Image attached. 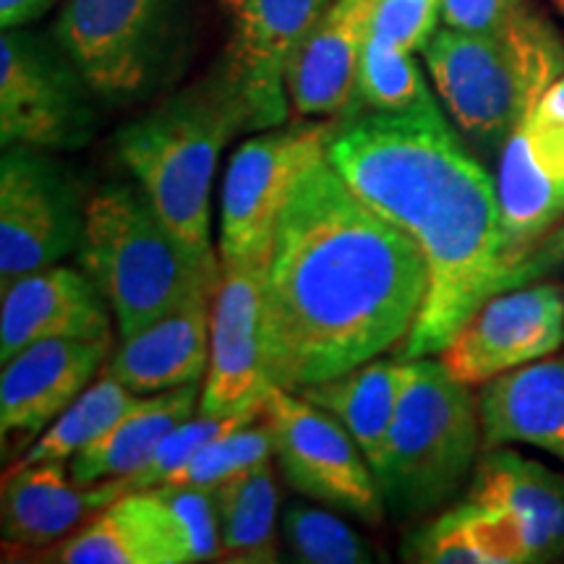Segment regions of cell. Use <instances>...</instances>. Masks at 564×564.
Segmentation results:
<instances>
[{"label": "cell", "instance_id": "1", "mask_svg": "<svg viewBox=\"0 0 564 564\" xmlns=\"http://www.w3.org/2000/svg\"><path fill=\"white\" fill-rule=\"evenodd\" d=\"M426 253L369 207L327 158L295 181L262 288L272 387L299 392L369 364L411 335L426 303Z\"/></svg>", "mask_w": 564, "mask_h": 564}, {"label": "cell", "instance_id": "2", "mask_svg": "<svg viewBox=\"0 0 564 564\" xmlns=\"http://www.w3.org/2000/svg\"><path fill=\"white\" fill-rule=\"evenodd\" d=\"M327 160L352 192L426 253V303L398 358L440 356L476 308L502 293L497 181L449 129L436 102L352 118L333 131Z\"/></svg>", "mask_w": 564, "mask_h": 564}, {"label": "cell", "instance_id": "3", "mask_svg": "<svg viewBox=\"0 0 564 564\" xmlns=\"http://www.w3.org/2000/svg\"><path fill=\"white\" fill-rule=\"evenodd\" d=\"M238 131H251L241 91L220 63L192 87L116 133L118 158L183 243L215 253L209 202L217 160Z\"/></svg>", "mask_w": 564, "mask_h": 564}, {"label": "cell", "instance_id": "4", "mask_svg": "<svg viewBox=\"0 0 564 564\" xmlns=\"http://www.w3.org/2000/svg\"><path fill=\"white\" fill-rule=\"evenodd\" d=\"M79 259L116 314L118 337L217 291L223 280L220 253L183 243L139 183L105 186L87 202Z\"/></svg>", "mask_w": 564, "mask_h": 564}, {"label": "cell", "instance_id": "5", "mask_svg": "<svg viewBox=\"0 0 564 564\" xmlns=\"http://www.w3.org/2000/svg\"><path fill=\"white\" fill-rule=\"evenodd\" d=\"M421 53L455 126L484 158H499L528 108L564 74V40L531 9L502 34L444 26Z\"/></svg>", "mask_w": 564, "mask_h": 564}, {"label": "cell", "instance_id": "6", "mask_svg": "<svg viewBox=\"0 0 564 564\" xmlns=\"http://www.w3.org/2000/svg\"><path fill=\"white\" fill-rule=\"evenodd\" d=\"M53 37L97 100L133 105L178 79L194 40L192 0H63Z\"/></svg>", "mask_w": 564, "mask_h": 564}, {"label": "cell", "instance_id": "7", "mask_svg": "<svg viewBox=\"0 0 564 564\" xmlns=\"http://www.w3.org/2000/svg\"><path fill=\"white\" fill-rule=\"evenodd\" d=\"M484 447L481 411L468 384L434 358H415L377 470L384 510L419 518L465 484Z\"/></svg>", "mask_w": 564, "mask_h": 564}, {"label": "cell", "instance_id": "8", "mask_svg": "<svg viewBox=\"0 0 564 564\" xmlns=\"http://www.w3.org/2000/svg\"><path fill=\"white\" fill-rule=\"evenodd\" d=\"M95 100L82 70L45 34L0 37V141L47 152L79 150L95 133Z\"/></svg>", "mask_w": 564, "mask_h": 564}, {"label": "cell", "instance_id": "9", "mask_svg": "<svg viewBox=\"0 0 564 564\" xmlns=\"http://www.w3.org/2000/svg\"><path fill=\"white\" fill-rule=\"evenodd\" d=\"M329 139L333 129L324 123L274 126L238 147L223 181V264H267L282 207L295 181L327 158Z\"/></svg>", "mask_w": 564, "mask_h": 564}, {"label": "cell", "instance_id": "10", "mask_svg": "<svg viewBox=\"0 0 564 564\" xmlns=\"http://www.w3.org/2000/svg\"><path fill=\"white\" fill-rule=\"evenodd\" d=\"M262 419L270 423L282 476L295 491L361 523H382L387 510L377 476L340 421L282 387L267 392Z\"/></svg>", "mask_w": 564, "mask_h": 564}, {"label": "cell", "instance_id": "11", "mask_svg": "<svg viewBox=\"0 0 564 564\" xmlns=\"http://www.w3.org/2000/svg\"><path fill=\"white\" fill-rule=\"evenodd\" d=\"M84 215L74 181L47 150L11 144L0 160V291L79 253Z\"/></svg>", "mask_w": 564, "mask_h": 564}, {"label": "cell", "instance_id": "12", "mask_svg": "<svg viewBox=\"0 0 564 564\" xmlns=\"http://www.w3.org/2000/svg\"><path fill=\"white\" fill-rule=\"evenodd\" d=\"M564 345V285L531 282L491 295L440 352L457 382L489 379L552 356Z\"/></svg>", "mask_w": 564, "mask_h": 564}, {"label": "cell", "instance_id": "13", "mask_svg": "<svg viewBox=\"0 0 564 564\" xmlns=\"http://www.w3.org/2000/svg\"><path fill=\"white\" fill-rule=\"evenodd\" d=\"M329 3L333 0H220L230 21L223 63L249 108L251 131L285 121L291 102L288 68Z\"/></svg>", "mask_w": 564, "mask_h": 564}, {"label": "cell", "instance_id": "14", "mask_svg": "<svg viewBox=\"0 0 564 564\" xmlns=\"http://www.w3.org/2000/svg\"><path fill=\"white\" fill-rule=\"evenodd\" d=\"M267 264H223L212 303L209 369L199 411L238 413L264 405L272 390L262 348V288Z\"/></svg>", "mask_w": 564, "mask_h": 564}, {"label": "cell", "instance_id": "15", "mask_svg": "<svg viewBox=\"0 0 564 564\" xmlns=\"http://www.w3.org/2000/svg\"><path fill=\"white\" fill-rule=\"evenodd\" d=\"M0 293V361L45 340H112L110 303L87 272L53 264Z\"/></svg>", "mask_w": 564, "mask_h": 564}, {"label": "cell", "instance_id": "16", "mask_svg": "<svg viewBox=\"0 0 564 564\" xmlns=\"http://www.w3.org/2000/svg\"><path fill=\"white\" fill-rule=\"evenodd\" d=\"M63 564H188L194 544L162 494L154 489L121 494L95 512L74 535L45 556Z\"/></svg>", "mask_w": 564, "mask_h": 564}, {"label": "cell", "instance_id": "17", "mask_svg": "<svg viewBox=\"0 0 564 564\" xmlns=\"http://www.w3.org/2000/svg\"><path fill=\"white\" fill-rule=\"evenodd\" d=\"M112 340H45L19 350L0 371V429L40 436L100 377Z\"/></svg>", "mask_w": 564, "mask_h": 564}, {"label": "cell", "instance_id": "18", "mask_svg": "<svg viewBox=\"0 0 564 564\" xmlns=\"http://www.w3.org/2000/svg\"><path fill=\"white\" fill-rule=\"evenodd\" d=\"M373 9L377 0H333L306 32L288 68V97L299 116L352 110Z\"/></svg>", "mask_w": 564, "mask_h": 564}, {"label": "cell", "instance_id": "19", "mask_svg": "<svg viewBox=\"0 0 564 564\" xmlns=\"http://www.w3.org/2000/svg\"><path fill=\"white\" fill-rule=\"evenodd\" d=\"M215 295L217 291L196 295L150 327L118 337V348L110 352L105 371L139 394L199 384L209 369Z\"/></svg>", "mask_w": 564, "mask_h": 564}, {"label": "cell", "instance_id": "20", "mask_svg": "<svg viewBox=\"0 0 564 564\" xmlns=\"http://www.w3.org/2000/svg\"><path fill=\"white\" fill-rule=\"evenodd\" d=\"M118 497L112 481L76 484L66 463L11 465L0 494L3 539L13 546H51Z\"/></svg>", "mask_w": 564, "mask_h": 564}, {"label": "cell", "instance_id": "21", "mask_svg": "<svg viewBox=\"0 0 564 564\" xmlns=\"http://www.w3.org/2000/svg\"><path fill=\"white\" fill-rule=\"evenodd\" d=\"M478 411L484 449L531 444L564 463V352L489 379Z\"/></svg>", "mask_w": 564, "mask_h": 564}, {"label": "cell", "instance_id": "22", "mask_svg": "<svg viewBox=\"0 0 564 564\" xmlns=\"http://www.w3.org/2000/svg\"><path fill=\"white\" fill-rule=\"evenodd\" d=\"M468 499L497 505L523 520L533 562L564 554V476L514 449H486Z\"/></svg>", "mask_w": 564, "mask_h": 564}, {"label": "cell", "instance_id": "23", "mask_svg": "<svg viewBox=\"0 0 564 564\" xmlns=\"http://www.w3.org/2000/svg\"><path fill=\"white\" fill-rule=\"evenodd\" d=\"M411 373L413 361L373 358L327 382L303 387L299 394L348 429L377 476L384 460L387 436H390L394 413H398Z\"/></svg>", "mask_w": 564, "mask_h": 564}, {"label": "cell", "instance_id": "24", "mask_svg": "<svg viewBox=\"0 0 564 564\" xmlns=\"http://www.w3.org/2000/svg\"><path fill=\"white\" fill-rule=\"evenodd\" d=\"M497 196L505 251L502 291H507L514 267L523 262L564 215V183L544 173L520 126L499 152Z\"/></svg>", "mask_w": 564, "mask_h": 564}, {"label": "cell", "instance_id": "25", "mask_svg": "<svg viewBox=\"0 0 564 564\" xmlns=\"http://www.w3.org/2000/svg\"><path fill=\"white\" fill-rule=\"evenodd\" d=\"M202 392L199 384L175 387V390L147 394L144 403L123 415L110 432L95 440L70 460V478L82 486H91L110 478H126L139 470L160 442L173 429L188 421L199 411Z\"/></svg>", "mask_w": 564, "mask_h": 564}, {"label": "cell", "instance_id": "26", "mask_svg": "<svg viewBox=\"0 0 564 564\" xmlns=\"http://www.w3.org/2000/svg\"><path fill=\"white\" fill-rule=\"evenodd\" d=\"M212 494L220 525V560L241 564L278 562V486L272 460L217 484Z\"/></svg>", "mask_w": 564, "mask_h": 564}, {"label": "cell", "instance_id": "27", "mask_svg": "<svg viewBox=\"0 0 564 564\" xmlns=\"http://www.w3.org/2000/svg\"><path fill=\"white\" fill-rule=\"evenodd\" d=\"M144 398L147 394L133 392L116 377H110L102 366L100 377L24 449V455L13 465L24 468V465L37 463L74 460L87 444L100 440L123 415L144 403Z\"/></svg>", "mask_w": 564, "mask_h": 564}, {"label": "cell", "instance_id": "28", "mask_svg": "<svg viewBox=\"0 0 564 564\" xmlns=\"http://www.w3.org/2000/svg\"><path fill=\"white\" fill-rule=\"evenodd\" d=\"M434 105L413 53L392 45L390 40L371 34L358 66L356 108L373 112H408Z\"/></svg>", "mask_w": 564, "mask_h": 564}, {"label": "cell", "instance_id": "29", "mask_svg": "<svg viewBox=\"0 0 564 564\" xmlns=\"http://www.w3.org/2000/svg\"><path fill=\"white\" fill-rule=\"evenodd\" d=\"M282 541L295 562L364 564L373 562V549L337 514L293 502L282 512Z\"/></svg>", "mask_w": 564, "mask_h": 564}, {"label": "cell", "instance_id": "30", "mask_svg": "<svg viewBox=\"0 0 564 564\" xmlns=\"http://www.w3.org/2000/svg\"><path fill=\"white\" fill-rule=\"evenodd\" d=\"M274 442L270 423L251 421L246 426L232 429V432L212 440L202 447L183 470H178L171 481L175 486H196V489H215L217 484L243 474L253 465L272 460Z\"/></svg>", "mask_w": 564, "mask_h": 564}, {"label": "cell", "instance_id": "31", "mask_svg": "<svg viewBox=\"0 0 564 564\" xmlns=\"http://www.w3.org/2000/svg\"><path fill=\"white\" fill-rule=\"evenodd\" d=\"M405 562L423 564H484L465 523L463 505L421 525L403 546Z\"/></svg>", "mask_w": 564, "mask_h": 564}, {"label": "cell", "instance_id": "32", "mask_svg": "<svg viewBox=\"0 0 564 564\" xmlns=\"http://www.w3.org/2000/svg\"><path fill=\"white\" fill-rule=\"evenodd\" d=\"M520 129L544 173L564 183V74L528 108Z\"/></svg>", "mask_w": 564, "mask_h": 564}, {"label": "cell", "instance_id": "33", "mask_svg": "<svg viewBox=\"0 0 564 564\" xmlns=\"http://www.w3.org/2000/svg\"><path fill=\"white\" fill-rule=\"evenodd\" d=\"M173 510L181 514L183 525L194 544V562L220 560V525H217V507L212 489H196V486L162 484L154 486Z\"/></svg>", "mask_w": 564, "mask_h": 564}, {"label": "cell", "instance_id": "34", "mask_svg": "<svg viewBox=\"0 0 564 564\" xmlns=\"http://www.w3.org/2000/svg\"><path fill=\"white\" fill-rule=\"evenodd\" d=\"M525 11V0H442L444 24L476 34H502Z\"/></svg>", "mask_w": 564, "mask_h": 564}, {"label": "cell", "instance_id": "35", "mask_svg": "<svg viewBox=\"0 0 564 564\" xmlns=\"http://www.w3.org/2000/svg\"><path fill=\"white\" fill-rule=\"evenodd\" d=\"M556 272H564V223H556L554 228L535 243V249L528 253L523 262L514 267L510 282H507V291H510V288L531 285V282H539Z\"/></svg>", "mask_w": 564, "mask_h": 564}, {"label": "cell", "instance_id": "36", "mask_svg": "<svg viewBox=\"0 0 564 564\" xmlns=\"http://www.w3.org/2000/svg\"><path fill=\"white\" fill-rule=\"evenodd\" d=\"M58 0H0V26L19 30L45 17Z\"/></svg>", "mask_w": 564, "mask_h": 564}, {"label": "cell", "instance_id": "37", "mask_svg": "<svg viewBox=\"0 0 564 564\" xmlns=\"http://www.w3.org/2000/svg\"><path fill=\"white\" fill-rule=\"evenodd\" d=\"M554 3H556V6H560V9L564 11V0H554Z\"/></svg>", "mask_w": 564, "mask_h": 564}]
</instances>
